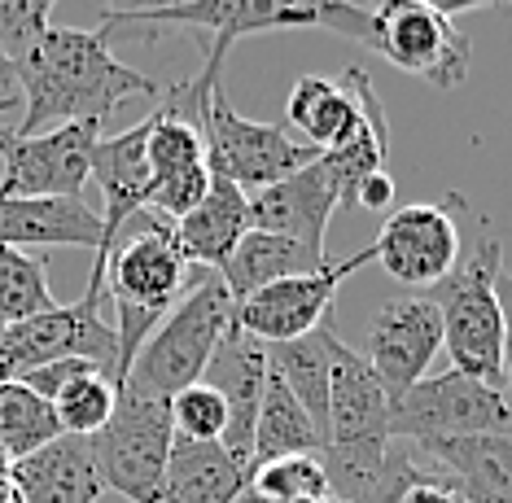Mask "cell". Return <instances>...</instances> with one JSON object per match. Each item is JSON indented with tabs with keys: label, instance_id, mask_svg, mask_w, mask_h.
Here are the masks:
<instances>
[{
	"label": "cell",
	"instance_id": "6da1fadb",
	"mask_svg": "<svg viewBox=\"0 0 512 503\" xmlns=\"http://www.w3.org/2000/svg\"><path fill=\"white\" fill-rule=\"evenodd\" d=\"M110 27L101 22L97 31L84 27H49L31 53L14 62L18 79V101H22V123L14 136H40L44 127H66V123H101L132 97H158V79L141 70L123 66L110 53Z\"/></svg>",
	"mask_w": 512,
	"mask_h": 503
},
{
	"label": "cell",
	"instance_id": "7a4b0ae2",
	"mask_svg": "<svg viewBox=\"0 0 512 503\" xmlns=\"http://www.w3.org/2000/svg\"><path fill=\"white\" fill-rule=\"evenodd\" d=\"M460 263L447 280L425 289L442 315V350L451 355V368L464 377H477L495 390H504L508 368V324L495 298V276L504 267V232L486 215H477L469 197L460 193Z\"/></svg>",
	"mask_w": 512,
	"mask_h": 503
},
{
	"label": "cell",
	"instance_id": "3957f363",
	"mask_svg": "<svg viewBox=\"0 0 512 503\" xmlns=\"http://www.w3.org/2000/svg\"><path fill=\"white\" fill-rule=\"evenodd\" d=\"M232 311H237V298L228 294L224 276L211 267H193L184 298L145 337L119 390L136 394V399L171 403L180 390L197 385L211 368L219 342L232 329Z\"/></svg>",
	"mask_w": 512,
	"mask_h": 503
},
{
	"label": "cell",
	"instance_id": "277c9868",
	"mask_svg": "<svg viewBox=\"0 0 512 503\" xmlns=\"http://www.w3.org/2000/svg\"><path fill=\"white\" fill-rule=\"evenodd\" d=\"M193 280V263L180 254L176 232L167 219H145L141 232H132L123 245H114L110 267H106V294L114 298L119 311V385L132 368L136 350L145 346V337L162 324L176 302L184 298Z\"/></svg>",
	"mask_w": 512,
	"mask_h": 503
},
{
	"label": "cell",
	"instance_id": "5b68a950",
	"mask_svg": "<svg viewBox=\"0 0 512 503\" xmlns=\"http://www.w3.org/2000/svg\"><path fill=\"white\" fill-rule=\"evenodd\" d=\"M136 27H184V31H202L206 40V62L202 70L219 75L224 57L237 40L263 31H289V27H324L333 35L377 49V22L368 9L351 5V0H197V5L171 9V14L145 18Z\"/></svg>",
	"mask_w": 512,
	"mask_h": 503
},
{
	"label": "cell",
	"instance_id": "8992f818",
	"mask_svg": "<svg viewBox=\"0 0 512 503\" xmlns=\"http://www.w3.org/2000/svg\"><path fill=\"white\" fill-rule=\"evenodd\" d=\"M88 442H92L101 486L114 490L123 503H162L167 460H171V447H176L171 403L136 399V394L119 390L114 416Z\"/></svg>",
	"mask_w": 512,
	"mask_h": 503
},
{
	"label": "cell",
	"instance_id": "52a82bcc",
	"mask_svg": "<svg viewBox=\"0 0 512 503\" xmlns=\"http://www.w3.org/2000/svg\"><path fill=\"white\" fill-rule=\"evenodd\" d=\"M197 127H202V140H206V167H211V175H224V180H232L246 193L281 184L320 158L316 145L294 140L285 127L237 114L232 101L224 97V88H215L206 97Z\"/></svg>",
	"mask_w": 512,
	"mask_h": 503
},
{
	"label": "cell",
	"instance_id": "ba28073f",
	"mask_svg": "<svg viewBox=\"0 0 512 503\" xmlns=\"http://www.w3.org/2000/svg\"><path fill=\"white\" fill-rule=\"evenodd\" d=\"M469 434H512L508 394L495 385L464 377V372H438L416 381L407 394L390 403V438L394 442H442Z\"/></svg>",
	"mask_w": 512,
	"mask_h": 503
},
{
	"label": "cell",
	"instance_id": "9c48e42d",
	"mask_svg": "<svg viewBox=\"0 0 512 503\" xmlns=\"http://www.w3.org/2000/svg\"><path fill=\"white\" fill-rule=\"evenodd\" d=\"M372 245V263L386 267L390 280L407 289H434L438 280L451 276L460 263L464 237H460V193L451 189L438 202H412L394 210L386 224L377 228Z\"/></svg>",
	"mask_w": 512,
	"mask_h": 503
},
{
	"label": "cell",
	"instance_id": "30bf717a",
	"mask_svg": "<svg viewBox=\"0 0 512 503\" xmlns=\"http://www.w3.org/2000/svg\"><path fill=\"white\" fill-rule=\"evenodd\" d=\"M101 123H66L40 136H14L0 127V197L75 202L92 175V149Z\"/></svg>",
	"mask_w": 512,
	"mask_h": 503
},
{
	"label": "cell",
	"instance_id": "8fae6325",
	"mask_svg": "<svg viewBox=\"0 0 512 503\" xmlns=\"http://www.w3.org/2000/svg\"><path fill=\"white\" fill-rule=\"evenodd\" d=\"M377 22V49L407 75L425 79L429 88L456 92L469 79V35L456 27V18L438 14L421 0H386L372 9Z\"/></svg>",
	"mask_w": 512,
	"mask_h": 503
},
{
	"label": "cell",
	"instance_id": "7c38bea8",
	"mask_svg": "<svg viewBox=\"0 0 512 503\" xmlns=\"http://www.w3.org/2000/svg\"><path fill=\"white\" fill-rule=\"evenodd\" d=\"M0 355L14 377L57 359H88L119 385V333L101 320V294H84L71 307H53L0 333Z\"/></svg>",
	"mask_w": 512,
	"mask_h": 503
},
{
	"label": "cell",
	"instance_id": "4fadbf2b",
	"mask_svg": "<svg viewBox=\"0 0 512 503\" xmlns=\"http://www.w3.org/2000/svg\"><path fill=\"white\" fill-rule=\"evenodd\" d=\"M368 263H372V245L346 254V259H337L329 267H320V272L276 280V285L259 289V294L241 298L237 311H232V324L263 346L307 337L311 329H320L333 315V298H337V289H342V280L355 276L359 267H368Z\"/></svg>",
	"mask_w": 512,
	"mask_h": 503
},
{
	"label": "cell",
	"instance_id": "5bb4252c",
	"mask_svg": "<svg viewBox=\"0 0 512 503\" xmlns=\"http://www.w3.org/2000/svg\"><path fill=\"white\" fill-rule=\"evenodd\" d=\"M145 140H149V119H141L119 136H101L97 149H92L88 180H97V189H101V245H97V263L88 272V294H106V267H110L114 241H119L123 224H132L149 206Z\"/></svg>",
	"mask_w": 512,
	"mask_h": 503
},
{
	"label": "cell",
	"instance_id": "9a60e30c",
	"mask_svg": "<svg viewBox=\"0 0 512 503\" xmlns=\"http://www.w3.org/2000/svg\"><path fill=\"white\" fill-rule=\"evenodd\" d=\"M149 206L158 219H184L211 189V167H206V140L202 127L176 114L167 101L149 114Z\"/></svg>",
	"mask_w": 512,
	"mask_h": 503
},
{
	"label": "cell",
	"instance_id": "2e32d148",
	"mask_svg": "<svg viewBox=\"0 0 512 503\" xmlns=\"http://www.w3.org/2000/svg\"><path fill=\"white\" fill-rule=\"evenodd\" d=\"M442 350V315L429 294L390 298L368 329V364L386 385L390 403L429 377V364Z\"/></svg>",
	"mask_w": 512,
	"mask_h": 503
},
{
	"label": "cell",
	"instance_id": "e0dca14e",
	"mask_svg": "<svg viewBox=\"0 0 512 503\" xmlns=\"http://www.w3.org/2000/svg\"><path fill=\"white\" fill-rule=\"evenodd\" d=\"M337 202V189L324 171V162L316 158L311 167L294 171L281 184H267V189L250 193V228L259 232H276V237L302 241L311 250L329 254L324 241H329V219Z\"/></svg>",
	"mask_w": 512,
	"mask_h": 503
},
{
	"label": "cell",
	"instance_id": "ac0fdd59",
	"mask_svg": "<svg viewBox=\"0 0 512 503\" xmlns=\"http://www.w3.org/2000/svg\"><path fill=\"white\" fill-rule=\"evenodd\" d=\"M202 381L215 385V390L224 394V403H228L224 447L237 455L241 464H250L254 420H259V403H263V390H267V346L254 342L250 333H241L237 324H232ZM250 473H254V464H250Z\"/></svg>",
	"mask_w": 512,
	"mask_h": 503
},
{
	"label": "cell",
	"instance_id": "d6986e66",
	"mask_svg": "<svg viewBox=\"0 0 512 503\" xmlns=\"http://www.w3.org/2000/svg\"><path fill=\"white\" fill-rule=\"evenodd\" d=\"M390 438V394L372 372L368 355L333 342L329 377V442H386ZM324 442V447H329Z\"/></svg>",
	"mask_w": 512,
	"mask_h": 503
},
{
	"label": "cell",
	"instance_id": "ffe728a7",
	"mask_svg": "<svg viewBox=\"0 0 512 503\" xmlns=\"http://www.w3.org/2000/svg\"><path fill=\"white\" fill-rule=\"evenodd\" d=\"M342 84L355 92L359 101V123L355 132L342 140V145L324 149L320 162L329 171L333 189H337V202L342 206H355V193L368 175L386 171V158H390V123H386V105L377 97V84H372L368 70L359 66H346L342 70Z\"/></svg>",
	"mask_w": 512,
	"mask_h": 503
},
{
	"label": "cell",
	"instance_id": "44dd1931",
	"mask_svg": "<svg viewBox=\"0 0 512 503\" xmlns=\"http://www.w3.org/2000/svg\"><path fill=\"white\" fill-rule=\"evenodd\" d=\"M464 503H512V434H469L416 447Z\"/></svg>",
	"mask_w": 512,
	"mask_h": 503
},
{
	"label": "cell",
	"instance_id": "7402d4cb",
	"mask_svg": "<svg viewBox=\"0 0 512 503\" xmlns=\"http://www.w3.org/2000/svg\"><path fill=\"white\" fill-rule=\"evenodd\" d=\"M176 245L193 267H219L228 263V254L237 250V241L250 232V193L237 189L224 175H211V189L189 215L176 219Z\"/></svg>",
	"mask_w": 512,
	"mask_h": 503
},
{
	"label": "cell",
	"instance_id": "603a6c76",
	"mask_svg": "<svg viewBox=\"0 0 512 503\" xmlns=\"http://www.w3.org/2000/svg\"><path fill=\"white\" fill-rule=\"evenodd\" d=\"M22 503H97L106 495L88 438H53L49 447L14 464Z\"/></svg>",
	"mask_w": 512,
	"mask_h": 503
},
{
	"label": "cell",
	"instance_id": "cb8c5ba5",
	"mask_svg": "<svg viewBox=\"0 0 512 503\" xmlns=\"http://www.w3.org/2000/svg\"><path fill=\"white\" fill-rule=\"evenodd\" d=\"M0 245L44 250V245H101V215H92L84 197L66 202H31V197H0Z\"/></svg>",
	"mask_w": 512,
	"mask_h": 503
},
{
	"label": "cell",
	"instance_id": "d4e9b609",
	"mask_svg": "<svg viewBox=\"0 0 512 503\" xmlns=\"http://www.w3.org/2000/svg\"><path fill=\"white\" fill-rule=\"evenodd\" d=\"M250 477V464H241L224 442L176 438L167 460V482H162V503H237Z\"/></svg>",
	"mask_w": 512,
	"mask_h": 503
},
{
	"label": "cell",
	"instance_id": "484cf974",
	"mask_svg": "<svg viewBox=\"0 0 512 503\" xmlns=\"http://www.w3.org/2000/svg\"><path fill=\"white\" fill-rule=\"evenodd\" d=\"M329 263H333L329 254L311 250V245H302V241L250 228L246 237L237 241V250L228 254V263L219 267V276H224L228 294L241 302V298L259 294V289H267V285H276V280L320 272V267H329Z\"/></svg>",
	"mask_w": 512,
	"mask_h": 503
},
{
	"label": "cell",
	"instance_id": "4316f807",
	"mask_svg": "<svg viewBox=\"0 0 512 503\" xmlns=\"http://www.w3.org/2000/svg\"><path fill=\"white\" fill-rule=\"evenodd\" d=\"M333 342H337V324L333 315L311 329L307 337L294 342H276L267 346V368L285 381V390L307 407V416L316 420L320 438L329 442V377H333Z\"/></svg>",
	"mask_w": 512,
	"mask_h": 503
},
{
	"label": "cell",
	"instance_id": "83f0119b",
	"mask_svg": "<svg viewBox=\"0 0 512 503\" xmlns=\"http://www.w3.org/2000/svg\"><path fill=\"white\" fill-rule=\"evenodd\" d=\"M324 438L316 429V420L307 416L294 394L285 390V381L267 368V390L259 403V420H254V451L250 464L263 469L272 460H289V455H320Z\"/></svg>",
	"mask_w": 512,
	"mask_h": 503
},
{
	"label": "cell",
	"instance_id": "f1b7e54d",
	"mask_svg": "<svg viewBox=\"0 0 512 503\" xmlns=\"http://www.w3.org/2000/svg\"><path fill=\"white\" fill-rule=\"evenodd\" d=\"M285 119L307 136V145H316L320 154L333 145H342L359 123V101L342 79H324V75H302L289 88L285 101Z\"/></svg>",
	"mask_w": 512,
	"mask_h": 503
},
{
	"label": "cell",
	"instance_id": "f546056e",
	"mask_svg": "<svg viewBox=\"0 0 512 503\" xmlns=\"http://www.w3.org/2000/svg\"><path fill=\"white\" fill-rule=\"evenodd\" d=\"M53 438H62L53 403L40 399L36 390H27L22 381L0 385V451L18 464L27 455H36L40 447H49Z\"/></svg>",
	"mask_w": 512,
	"mask_h": 503
},
{
	"label": "cell",
	"instance_id": "4dcf8cb0",
	"mask_svg": "<svg viewBox=\"0 0 512 503\" xmlns=\"http://www.w3.org/2000/svg\"><path fill=\"white\" fill-rule=\"evenodd\" d=\"M53 307L57 298L49 289V276H44V263L31 250L0 245V333Z\"/></svg>",
	"mask_w": 512,
	"mask_h": 503
},
{
	"label": "cell",
	"instance_id": "1f68e13d",
	"mask_svg": "<svg viewBox=\"0 0 512 503\" xmlns=\"http://www.w3.org/2000/svg\"><path fill=\"white\" fill-rule=\"evenodd\" d=\"M114 403H119V385L106 372H88V377L71 381L53 399L57 429L66 438H97L106 429V420L114 416Z\"/></svg>",
	"mask_w": 512,
	"mask_h": 503
},
{
	"label": "cell",
	"instance_id": "d6a6232c",
	"mask_svg": "<svg viewBox=\"0 0 512 503\" xmlns=\"http://www.w3.org/2000/svg\"><path fill=\"white\" fill-rule=\"evenodd\" d=\"M254 490L272 495L276 503H298V499H329V477H324L320 455H289V460H272L250 477Z\"/></svg>",
	"mask_w": 512,
	"mask_h": 503
},
{
	"label": "cell",
	"instance_id": "836d02e7",
	"mask_svg": "<svg viewBox=\"0 0 512 503\" xmlns=\"http://www.w3.org/2000/svg\"><path fill=\"white\" fill-rule=\"evenodd\" d=\"M171 425L184 442H224L228 434V403L215 385L197 381L171 399Z\"/></svg>",
	"mask_w": 512,
	"mask_h": 503
},
{
	"label": "cell",
	"instance_id": "e575fe53",
	"mask_svg": "<svg viewBox=\"0 0 512 503\" xmlns=\"http://www.w3.org/2000/svg\"><path fill=\"white\" fill-rule=\"evenodd\" d=\"M53 5L57 0H0V53L9 62L40 44V35L53 27Z\"/></svg>",
	"mask_w": 512,
	"mask_h": 503
},
{
	"label": "cell",
	"instance_id": "d590c367",
	"mask_svg": "<svg viewBox=\"0 0 512 503\" xmlns=\"http://www.w3.org/2000/svg\"><path fill=\"white\" fill-rule=\"evenodd\" d=\"M184 5H197V0H106V27H136L145 18H158V14H171V9H184Z\"/></svg>",
	"mask_w": 512,
	"mask_h": 503
},
{
	"label": "cell",
	"instance_id": "8d00e7d4",
	"mask_svg": "<svg viewBox=\"0 0 512 503\" xmlns=\"http://www.w3.org/2000/svg\"><path fill=\"white\" fill-rule=\"evenodd\" d=\"M399 503H464V499L442 482V473H429V477H421V482L407 486L399 495Z\"/></svg>",
	"mask_w": 512,
	"mask_h": 503
},
{
	"label": "cell",
	"instance_id": "74e56055",
	"mask_svg": "<svg viewBox=\"0 0 512 503\" xmlns=\"http://www.w3.org/2000/svg\"><path fill=\"white\" fill-rule=\"evenodd\" d=\"M390 202H394V180L386 171L368 175V180L359 184V193H355V206H364V210H386Z\"/></svg>",
	"mask_w": 512,
	"mask_h": 503
},
{
	"label": "cell",
	"instance_id": "f35d334b",
	"mask_svg": "<svg viewBox=\"0 0 512 503\" xmlns=\"http://www.w3.org/2000/svg\"><path fill=\"white\" fill-rule=\"evenodd\" d=\"M495 298H499V311H504V324H508V355H512V272L499 267L495 276Z\"/></svg>",
	"mask_w": 512,
	"mask_h": 503
},
{
	"label": "cell",
	"instance_id": "ab89813d",
	"mask_svg": "<svg viewBox=\"0 0 512 503\" xmlns=\"http://www.w3.org/2000/svg\"><path fill=\"white\" fill-rule=\"evenodd\" d=\"M421 5H429V9H438V14H447V18H456V14H473V9L499 5V0H421ZM504 5H508V0H504Z\"/></svg>",
	"mask_w": 512,
	"mask_h": 503
},
{
	"label": "cell",
	"instance_id": "60d3db41",
	"mask_svg": "<svg viewBox=\"0 0 512 503\" xmlns=\"http://www.w3.org/2000/svg\"><path fill=\"white\" fill-rule=\"evenodd\" d=\"M237 503H276V499H272V495H263V490H254V486H246Z\"/></svg>",
	"mask_w": 512,
	"mask_h": 503
},
{
	"label": "cell",
	"instance_id": "b9f144b4",
	"mask_svg": "<svg viewBox=\"0 0 512 503\" xmlns=\"http://www.w3.org/2000/svg\"><path fill=\"white\" fill-rule=\"evenodd\" d=\"M5 482H14V460L0 451V486H5Z\"/></svg>",
	"mask_w": 512,
	"mask_h": 503
},
{
	"label": "cell",
	"instance_id": "7bdbcfd3",
	"mask_svg": "<svg viewBox=\"0 0 512 503\" xmlns=\"http://www.w3.org/2000/svg\"><path fill=\"white\" fill-rule=\"evenodd\" d=\"M0 503H22V495H18V486H14V482L0 486Z\"/></svg>",
	"mask_w": 512,
	"mask_h": 503
},
{
	"label": "cell",
	"instance_id": "ee69618b",
	"mask_svg": "<svg viewBox=\"0 0 512 503\" xmlns=\"http://www.w3.org/2000/svg\"><path fill=\"white\" fill-rule=\"evenodd\" d=\"M504 394H508V407H512V355H508V368H504Z\"/></svg>",
	"mask_w": 512,
	"mask_h": 503
},
{
	"label": "cell",
	"instance_id": "f6af8a7d",
	"mask_svg": "<svg viewBox=\"0 0 512 503\" xmlns=\"http://www.w3.org/2000/svg\"><path fill=\"white\" fill-rule=\"evenodd\" d=\"M5 381H14V368H9L5 355H0V385H5Z\"/></svg>",
	"mask_w": 512,
	"mask_h": 503
},
{
	"label": "cell",
	"instance_id": "bcb514c9",
	"mask_svg": "<svg viewBox=\"0 0 512 503\" xmlns=\"http://www.w3.org/2000/svg\"><path fill=\"white\" fill-rule=\"evenodd\" d=\"M351 5H359V9H368V14H372V9H381L386 0H351Z\"/></svg>",
	"mask_w": 512,
	"mask_h": 503
},
{
	"label": "cell",
	"instance_id": "7dc6e473",
	"mask_svg": "<svg viewBox=\"0 0 512 503\" xmlns=\"http://www.w3.org/2000/svg\"><path fill=\"white\" fill-rule=\"evenodd\" d=\"M14 105H18V92H14V97H0V114H9Z\"/></svg>",
	"mask_w": 512,
	"mask_h": 503
},
{
	"label": "cell",
	"instance_id": "c3c4849f",
	"mask_svg": "<svg viewBox=\"0 0 512 503\" xmlns=\"http://www.w3.org/2000/svg\"><path fill=\"white\" fill-rule=\"evenodd\" d=\"M508 5H512V0H508Z\"/></svg>",
	"mask_w": 512,
	"mask_h": 503
}]
</instances>
